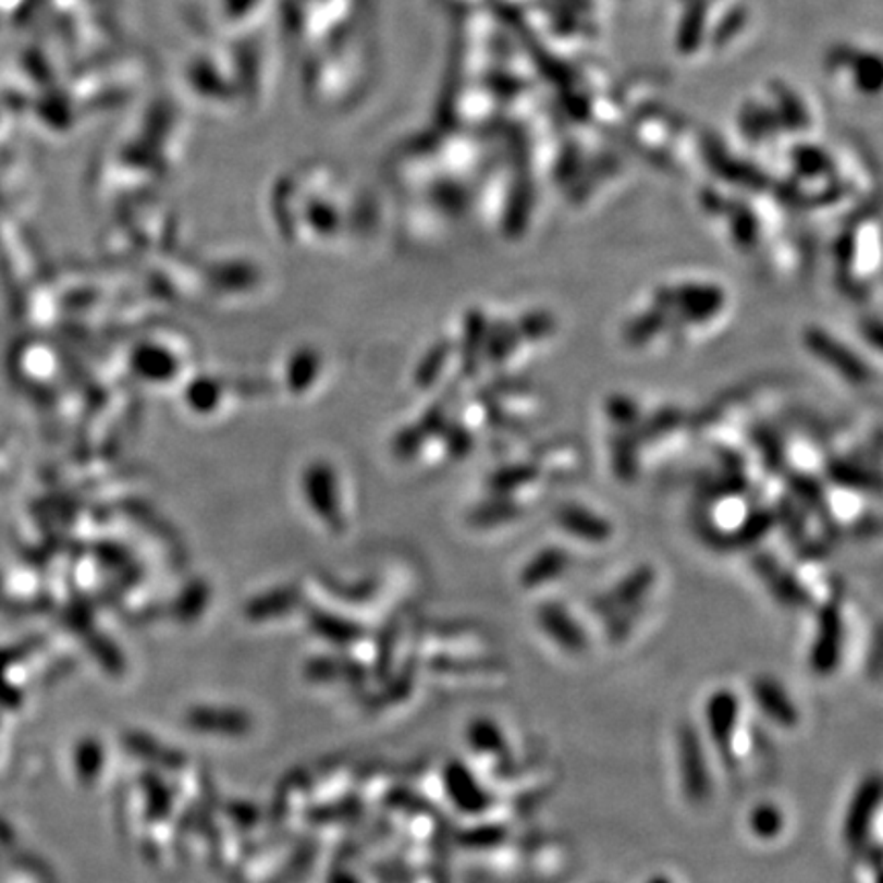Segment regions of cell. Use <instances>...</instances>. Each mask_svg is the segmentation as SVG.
Listing matches in <instances>:
<instances>
[{"label":"cell","instance_id":"1","mask_svg":"<svg viewBox=\"0 0 883 883\" xmlns=\"http://www.w3.org/2000/svg\"><path fill=\"white\" fill-rule=\"evenodd\" d=\"M654 585H657V568L640 565L626 573L608 591L593 598L591 612L600 617L610 640L622 642L633 633L636 620H640L647 610Z\"/></svg>","mask_w":883,"mask_h":883},{"label":"cell","instance_id":"2","mask_svg":"<svg viewBox=\"0 0 883 883\" xmlns=\"http://www.w3.org/2000/svg\"><path fill=\"white\" fill-rule=\"evenodd\" d=\"M675 761L679 789L691 806H706L716 794V777L710 759V747L700 728L685 720L675 734Z\"/></svg>","mask_w":883,"mask_h":883},{"label":"cell","instance_id":"3","mask_svg":"<svg viewBox=\"0 0 883 883\" xmlns=\"http://www.w3.org/2000/svg\"><path fill=\"white\" fill-rule=\"evenodd\" d=\"M847 649V617L838 598H831L817 608L814 633L808 647V667L818 679H831L845 661Z\"/></svg>","mask_w":883,"mask_h":883},{"label":"cell","instance_id":"4","mask_svg":"<svg viewBox=\"0 0 883 883\" xmlns=\"http://www.w3.org/2000/svg\"><path fill=\"white\" fill-rule=\"evenodd\" d=\"M743 722V700L731 687H718L703 703V738L718 761L734 773L738 765L736 738Z\"/></svg>","mask_w":883,"mask_h":883},{"label":"cell","instance_id":"5","mask_svg":"<svg viewBox=\"0 0 883 883\" xmlns=\"http://www.w3.org/2000/svg\"><path fill=\"white\" fill-rule=\"evenodd\" d=\"M883 785L878 773L867 775L855 787L841 822V838L845 849L861 853L869 847L873 826L882 810Z\"/></svg>","mask_w":883,"mask_h":883},{"label":"cell","instance_id":"6","mask_svg":"<svg viewBox=\"0 0 883 883\" xmlns=\"http://www.w3.org/2000/svg\"><path fill=\"white\" fill-rule=\"evenodd\" d=\"M534 624L552 647L565 654H584L589 650L591 638L581 620L568 610L567 603L544 600L534 610Z\"/></svg>","mask_w":883,"mask_h":883},{"label":"cell","instance_id":"7","mask_svg":"<svg viewBox=\"0 0 883 883\" xmlns=\"http://www.w3.org/2000/svg\"><path fill=\"white\" fill-rule=\"evenodd\" d=\"M750 567L755 571V575L759 577V581L763 584L767 593L777 601L784 610L789 612H806L810 608H814V598L808 591V587L801 584L800 579L785 568L775 554L759 550L752 554L750 559Z\"/></svg>","mask_w":883,"mask_h":883},{"label":"cell","instance_id":"8","mask_svg":"<svg viewBox=\"0 0 883 883\" xmlns=\"http://www.w3.org/2000/svg\"><path fill=\"white\" fill-rule=\"evenodd\" d=\"M657 307L677 309L675 314L682 321L701 323L716 316L724 307V291L716 284H682V286H661L654 293Z\"/></svg>","mask_w":883,"mask_h":883},{"label":"cell","instance_id":"9","mask_svg":"<svg viewBox=\"0 0 883 883\" xmlns=\"http://www.w3.org/2000/svg\"><path fill=\"white\" fill-rule=\"evenodd\" d=\"M749 694L757 712L765 718L771 726L780 731H796L800 726V706L777 677L769 673L757 675L750 682Z\"/></svg>","mask_w":883,"mask_h":883},{"label":"cell","instance_id":"10","mask_svg":"<svg viewBox=\"0 0 883 883\" xmlns=\"http://www.w3.org/2000/svg\"><path fill=\"white\" fill-rule=\"evenodd\" d=\"M806 348L818 356L822 363L841 372L849 383L866 384L871 381V368L867 367L859 354L847 348L843 342L826 334L820 328H808L804 332Z\"/></svg>","mask_w":883,"mask_h":883},{"label":"cell","instance_id":"11","mask_svg":"<svg viewBox=\"0 0 883 883\" xmlns=\"http://www.w3.org/2000/svg\"><path fill=\"white\" fill-rule=\"evenodd\" d=\"M446 789L454 806L468 817H485L495 806L491 789L465 763H452L446 769Z\"/></svg>","mask_w":883,"mask_h":883},{"label":"cell","instance_id":"12","mask_svg":"<svg viewBox=\"0 0 883 883\" xmlns=\"http://www.w3.org/2000/svg\"><path fill=\"white\" fill-rule=\"evenodd\" d=\"M554 517L561 530L587 544H605L614 536V526L608 517L600 516L579 503H563Z\"/></svg>","mask_w":883,"mask_h":883},{"label":"cell","instance_id":"13","mask_svg":"<svg viewBox=\"0 0 883 883\" xmlns=\"http://www.w3.org/2000/svg\"><path fill=\"white\" fill-rule=\"evenodd\" d=\"M573 563V556L563 547H547V549L536 552L532 559L522 567L517 581L526 589L534 591L538 587L559 581Z\"/></svg>","mask_w":883,"mask_h":883},{"label":"cell","instance_id":"14","mask_svg":"<svg viewBox=\"0 0 883 883\" xmlns=\"http://www.w3.org/2000/svg\"><path fill=\"white\" fill-rule=\"evenodd\" d=\"M468 743L473 750L489 759L507 761L512 755L510 738L493 718H479L468 728Z\"/></svg>","mask_w":883,"mask_h":883},{"label":"cell","instance_id":"15","mask_svg":"<svg viewBox=\"0 0 883 883\" xmlns=\"http://www.w3.org/2000/svg\"><path fill=\"white\" fill-rule=\"evenodd\" d=\"M777 524V517L769 510H757L752 512L736 532L722 534L720 550L750 549L759 544L767 534L771 532Z\"/></svg>","mask_w":883,"mask_h":883},{"label":"cell","instance_id":"16","mask_svg":"<svg viewBox=\"0 0 883 883\" xmlns=\"http://www.w3.org/2000/svg\"><path fill=\"white\" fill-rule=\"evenodd\" d=\"M787 818L784 808L775 801H759L749 810L747 817V829L750 836H755L761 843H773L785 833Z\"/></svg>","mask_w":883,"mask_h":883},{"label":"cell","instance_id":"17","mask_svg":"<svg viewBox=\"0 0 883 883\" xmlns=\"http://www.w3.org/2000/svg\"><path fill=\"white\" fill-rule=\"evenodd\" d=\"M826 473H829L831 481L841 485V487L857 489V491H863V493H878L880 491V479L873 473L859 467V465L845 463V461H833L826 467Z\"/></svg>","mask_w":883,"mask_h":883},{"label":"cell","instance_id":"18","mask_svg":"<svg viewBox=\"0 0 883 883\" xmlns=\"http://www.w3.org/2000/svg\"><path fill=\"white\" fill-rule=\"evenodd\" d=\"M530 207H532V191L528 184H519L512 193V199L507 205L505 213V234L516 237L526 232L528 219H530Z\"/></svg>","mask_w":883,"mask_h":883},{"label":"cell","instance_id":"19","mask_svg":"<svg viewBox=\"0 0 883 883\" xmlns=\"http://www.w3.org/2000/svg\"><path fill=\"white\" fill-rule=\"evenodd\" d=\"M665 326H667V311L657 307V309H650L649 314L636 317L634 321H630L624 335L633 346H642L649 342L650 338L659 334Z\"/></svg>","mask_w":883,"mask_h":883},{"label":"cell","instance_id":"20","mask_svg":"<svg viewBox=\"0 0 883 883\" xmlns=\"http://www.w3.org/2000/svg\"><path fill=\"white\" fill-rule=\"evenodd\" d=\"M536 477H538V470L534 465H512V467L498 470L489 485L498 495H510L519 487L532 483Z\"/></svg>","mask_w":883,"mask_h":883},{"label":"cell","instance_id":"21","mask_svg":"<svg viewBox=\"0 0 883 883\" xmlns=\"http://www.w3.org/2000/svg\"><path fill=\"white\" fill-rule=\"evenodd\" d=\"M731 225H733L734 242L749 250L755 248L757 244V235H759V223L755 213H750L745 205H736V211L731 213Z\"/></svg>","mask_w":883,"mask_h":883},{"label":"cell","instance_id":"22","mask_svg":"<svg viewBox=\"0 0 883 883\" xmlns=\"http://www.w3.org/2000/svg\"><path fill=\"white\" fill-rule=\"evenodd\" d=\"M510 838V829L501 822H481L470 829L467 841L475 849H498Z\"/></svg>","mask_w":883,"mask_h":883},{"label":"cell","instance_id":"23","mask_svg":"<svg viewBox=\"0 0 883 883\" xmlns=\"http://www.w3.org/2000/svg\"><path fill=\"white\" fill-rule=\"evenodd\" d=\"M522 338L517 334L516 326L510 323H495L491 334H489V356L493 363H501L503 358H507L512 352L516 351L517 342Z\"/></svg>","mask_w":883,"mask_h":883},{"label":"cell","instance_id":"24","mask_svg":"<svg viewBox=\"0 0 883 883\" xmlns=\"http://www.w3.org/2000/svg\"><path fill=\"white\" fill-rule=\"evenodd\" d=\"M636 438L634 433L622 432L614 438V468H616L617 477L624 481L634 479V470H636V458H634V449H636Z\"/></svg>","mask_w":883,"mask_h":883},{"label":"cell","instance_id":"25","mask_svg":"<svg viewBox=\"0 0 883 883\" xmlns=\"http://www.w3.org/2000/svg\"><path fill=\"white\" fill-rule=\"evenodd\" d=\"M519 514L516 501L510 495H500L498 500L485 503L483 507L477 512L479 526H500L503 522H510Z\"/></svg>","mask_w":883,"mask_h":883},{"label":"cell","instance_id":"26","mask_svg":"<svg viewBox=\"0 0 883 883\" xmlns=\"http://www.w3.org/2000/svg\"><path fill=\"white\" fill-rule=\"evenodd\" d=\"M789 483H792L794 493L800 498L801 503H806L812 512H817V514H824V512H826L824 491H822L820 483L814 481L812 477H808V475H794V477L789 479Z\"/></svg>","mask_w":883,"mask_h":883},{"label":"cell","instance_id":"27","mask_svg":"<svg viewBox=\"0 0 883 883\" xmlns=\"http://www.w3.org/2000/svg\"><path fill=\"white\" fill-rule=\"evenodd\" d=\"M517 334L524 340H540L554 332V317L547 311L528 314L517 321Z\"/></svg>","mask_w":883,"mask_h":883},{"label":"cell","instance_id":"28","mask_svg":"<svg viewBox=\"0 0 883 883\" xmlns=\"http://www.w3.org/2000/svg\"><path fill=\"white\" fill-rule=\"evenodd\" d=\"M679 419H682L679 412H675V409H665V412H661V414L650 417L649 421L634 426V428H636L634 438H636V442H638V440H650V438H657V436H661V433L673 430V428L679 424Z\"/></svg>","mask_w":883,"mask_h":883},{"label":"cell","instance_id":"29","mask_svg":"<svg viewBox=\"0 0 883 883\" xmlns=\"http://www.w3.org/2000/svg\"><path fill=\"white\" fill-rule=\"evenodd\" d=\"M485 330H487V323H485L483 314H470L468 317V326H467V363L468 365H473V363H477V356L481 354L483 351L485 344Z\"/></svg>","mask_w":883,"mask_h":883},{"label":"cell","instance_id":"30","mask_svg":"<svg viewBox=\"0 0 883 883\" xmlns=\"http://www.w3.org/2000/svg\"><path fill=\"white\" fill-rule=\"evenodd\" d=\"M608 414L622 428H634L638 421V409L628 397H612L608 401Z\"/></svg>","mask_w":883,"mask_h":883},{"label":"cell","instance_id":"31","mask_svg":"<svg viewBox=\"0 0 883 883\" xmlns=\"http://www.w3.org/2000/svg\"><path fill=\"white\" fill-rule=\"evenodd\" d=\"M761 449H763V456H765V465L767 467H775V463L777 461H782L780 456H782V449H780V442H777V438L773 436V433L763 432L761 436Z\"/></svg>","mask_w":883,"mask_h":883},{"label":"cell","instance_id":"32","mask_svg":"<svg viewBox=\"0 0 883 883\" xmlns=\"http://www.w3.org/2000/svg\"><path fill=\"white\" fill-rule=\"evenodd\" d=\"M855 250H857V246H855V235H841L838 246H836V258H838V262H841V265H850L853 258H855Z\"/></svg>","mask_w":883,"mask_h":883},{"label":"cell","instance_id":"33","mask_svg":"<svg viewBox=\"0 0 883 883\" xmlns=\"http://www.w3.org/2000/svg\"><path fill=\"white\" fill-rule=\"evenodd\" d=\"M647 883H675V882H673V880H671L669 875H665V873H657V875H650L649 880H647Z\"/></svg>","mask_w":883,"mask_h":883}]
</instances>
